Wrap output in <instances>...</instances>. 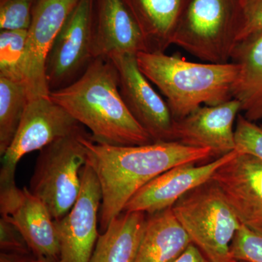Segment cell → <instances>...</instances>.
Instances as JSON below:
<instances>
[{
    "instance_id": "27",
    "label": "cell",
    "mask_w": 262,
    "mask_h": 262,
    "mask_svg": "<svg viewBox=\"0 0 262 262\" xmlns=\"http://www.w3.org/2000/svg\"><path fill=\"white\" fill-rule=\"evenodd\" d=\"M1 252L15 254H33L27 241L15 226L3 219L0 220Z\"/></svg>"
},
{
    "instance_id": "1",
    "label": "cell",
    "mask_w": 262,
    "mask_h": 262,
    "mask_svg": "<svg viewBox=\"0 0 262 262\" xmlns=\"http://www.w3.org/2000/svg\"><path fill=\"white\" fill-rule=\"evenodd\" d=\"M80 140L87 151V163L94 169L101 187L99 225L102 232L122 213L135 193L155 177L179 165L215 160L211 149L177 141L110 146L95 142L86 133Z\"/></svg>"
},
{
    "instance_id": "20",
    "label": "cell",
    "mask_w": 262,
    "mask_h": 262,
    "mask_svg": "<svg viewBox=\"0 0 262 262\" xmlns=\"http://www.w3.org/2000/svg\"><path fill=\"white\" fill-rule=\"evenodd\" d=\"M147 214L122 212L99 234L90 262H134L145 229Z\"/></svg>"
},
{
    "instance_id": "10",
    "label": "cell",
    "mask_w": 262,
    "mask_h": 262,
    "mask_svg": "<svg viewBox=\"0 0 262 262\" xmlns=\"http://www.w3.org/2000/svg\"><path fill=\"white\" fill-rule=\"evenodd\" d=\"M101 190L94 169L81 170V189L71 211L54 221L60 244V262H90L97 242Z\"/></svg>"
},
{
    "instance_id": "7",
    "label": "cell",
    "mask_w": 262,
    "mask_h": 262,
    "mask_svg": "<svg viewBox=\"0 0 262 262\" xmlns=\"http://www.w3.org/2000/svg\"><path fill=\"white\" fill-rule=\"evenodd\" d=\"M94 1L79 0L52 44L45 68L50 93L74 83L96 58L93 51Z\"/></svg>"
},
{
    "instance_id": "16",
    "label": "cell",
    "mask_w": 262,
    "mask_h": 262,
    "mask_svg": "<svg viewBox=\"0 0 262 262\" xmlns=\"http://www.w3.org/2000/svg\"><path fill=\"white\" fill-rule=\"evenodd\" d=\"M95 58L147 52L140 29L123 0H95Z\"/></svg>"
},
{
    "instance_id": "30",
    "label": "cell",
    "mask_w": 262,
    "mask_h": 262,
    "mask_svg": "<svg viewBox=\"0 0 262 262\" xmlns=\"http://www.w3.org/2000/svg\"><path fill=\"white\" fill-rule=\"evenodd\" d=\"M33 262H60L57 258H36Z\"/></svg>"
},
{
    "instance_id": "21",
    "label": "cell",
    "mask_w": 262,
    "mask_h": 262,
    "mask_svg": "<svg viewBox=\"0 0 262 262\" xmlns=\"http://www.w3.org/2000/svg\"><path fill=\"white\" fill-rule=\"evenodd\" d=\"M29 101L23 82L0 77V155L14 139Z\"/></svg>"
},
{
    "instance_id": "5",
    "label": "cell",
    "mask_w": 262,
    "mask_h": 262,
    "mask_svg": "<svg viewBox=\"0 0 262 262\" xmlns=\"http://www.w3.org/2000/svg\"><path fill=\"white\" fill-rule=\"evenodd\" d=\"M241 0H189L173 45L206 63L231 62L238 42Z\"/></svg>"
},
{
    "instance_id": "15",
    "label": "cell",
    "mask_w": 262,
    "mask_h": 262,
    "mask_svg": "<svg viewBox=\"0 0 262 262\" xmlns=\"http://www.w3.org/2000/svg\"><path fill=\"white\" fill-rule=\"evenodd\" d=\"M241 112L237 99L214 106H202L176 121L174 141L184 145L211 149L214 159L235 150L234 122Z\"/></svg>"
},
{
    "instance_id": "24",
    "label": "cell",
    "mask_w": 262,
    "mask_h": 262,
    "mask_svg": "<svg viewBox=\"0 0 262 262\" xmlns=\"http://www.w3.org/2000/svg\"><path fill=\"white\" fill-rule=\"evenodd\" d=\"M37 0H0V30H28Z\"/></svg>"
},
{
    "instance_id": "31",
    "label": "cell",
    "mask_w": 262,
    "mask_h": 262,
    "mask_svg": "<svg viewBox=\"0 0 262 262\" xmlns=\"http://www.w3.org/2000/svg\"><path fill=\"white\" fill-rule=\"evenodd\" d=\"M230 262H245V261H236V260L232 259V261H231Z\"/></svg>"
},
{
    "instance_id": "17",
    "label": "cell",
    "mask_w": 262,
    "mask_h": 262,
    "mask_svg": "<svg viewBox=\"0 0 262 262\" xmlns=\"http://www.w3.org/2000/svg\"><path fill=\"white\" fill-rule=\"evenodd\" d=\"M231 62L239 67L232 98L250 121L262 120V30L237 43Z\"/></svg>"
},
{
    "instance_id": "12",
    "label": "cell",
    "mask_w": 262,
    "mask_h": 262,
    "mask_svg": "<svg viewBox=\"0 0 262 262\" xmlns=\"http://www.w3.org/2000/svg\"><path fill=\"white\" fill-rule=\"evenodd\" d=\"M79 0H37L27 30L24 83L29 99L48 97L46 58L62 26Z\"/></svg>"
},
{
    "instance_id": "29",
    "label": "cell",
    "mask_w": 262,
    "mask_h": 262,
    "mask_svg": "<svg viewBox=\"0 0 262 262\" xmlns=\"http://www.w3.org/2000/svg\"><path fill=\"white\" fill-rule=\"evenodd\" d=\"M35 258L33 254H15L4 252L0 253V262H33Z\"/></svg>"
},
{
    "instance_id": "13",
    "label": "cell",
    "mask_w": 262,
    "mask_h": 262,
    "mask_svg": "<svg viewBox=\"0 0 262 262\" xmlns=\"http://www.w3.org/2000/svg\"><path fill=\"white\" fill-rule=\"evenodd\" d=\"M237 153L234 150L208 163L184 164L164 172L138 190L122 212L150 215L172 208L186 193L210 180L216 169Z\"/></svg>"
},
{
    "instance_id": "6",
    "label": "cell",
    "mask_w": 262,
    "mask_h": 262,
    "mask_svg": "<svg viewBox=\"0 0 262 262\" xmlns=\"http://www.w3.org/2000/svg\"><path fill=\"white\" fill-rule=\"evenodd\" d=\"M85 133L61 138L39 150L29 190L43 202L53 220H61L75 204L87 151L80 140Z\"/></svg>"
},
{
    "instance_id": "28",
    "label": "cell",
    "mask_w": 262,
    "mask_h": 262,
    "mask_svg": "<svg viewBox=\"0 0 262 262\" xmlns=\"http://www.w3.org/2000/svg\"><path fill=\"white\" fill-rule=\"evenodd\" d=\"M173 262H211L205 256V255L200 251L199 248L190 244Z\"/></svg>"
},
{
    "instance_id": "23",
    "label": "cell",
    "mask_w": 262,
    "mask_h": 262,
    "mask_svg": "<svg viewBox=\"0 0 262 262\" xmlns=\"http://www.w3.org/2000/svg\"><path fill=\"white\" fill-rule=\"evenodd\" d=\"M230 255L236 261L262 262V229L241 225L231 244Z\"/></svg>"
},
{
    "instance_id": "11",
    "label": "cell",
    "mask_w": 262,
    "mask_h": 262,
    "mask_svg": "<svg viewBox=\"0 0 262 262\" xmlns=\"http://www.w3.org/2000/svg\"><path fill=\"white\" fill-rule=\"evenodd\" d=\"M1 218L23 234L36 258H60L55 222L47 207L27 187L15 183L0 185Z\"/></svg>"
},
{
    "instance_id": "22",
    "label": "cell",
    "mask_w": 262,
    "mask_h": 262,
    "mask_svg": "<svg viewBox=\"0 0 262 262\" xmlns=\"http://www.w3.org/2000/svg\"><path fill=\"white\" fill-rule=\"evenodd\" d=\"M27 30L0 32V77L24 82Z\"/></svg>"
},
{
    "instance_id": "25",
    "label": "cell",
    "mask_w": 262,
    "mask_h": 262,
    "mask_svg": "<svg viewBox=\"0 0 262 262\" xmlns=\"http://www.w3.org/2000/svg\"><path fill=\"white\" fill-rule=\"evenodd\" d=\"M235 150L262 160V126L239 114L234 129Z\"/></svg>"
},
{
    "instance_id": "19",
    "label": "cell",
    "mask_w": 262,
    "mask_h": 262,
    "mask_svg": "<svg viewBox=\"0 0 262 262\" xmlns=\"http://www.w3.org/2000/svg\"><path fill=\"white\" fill-rule=\"evenodd\" d=\"M192 244L172 208L147 215L134 262H173Z\"/></svg>"
},
{
    "instance_id": "8",
    "label": "cell",
    "mask_w": 262,
    "mask_h": 262,
    "mask_svg": "<svg viewBox=\"0 0 262 262\" xmlns=\"http://www.w3.org/2000/svg\"><path fill=\"white\" fill-rule=\"evenodd\" d=\"M82 130L80 122L50 96L29 99L14 139L1 156L0 185L15 183L17 165L26 155Z\"/></svg>"
},
{
    "instance_id": "26",
    "label": "cell",
    "mask_w": 262,
    "mask_h": 262,
    "mask_svg": "<svg viewBox=\"0 0 262 262\" xmlns=\"http://www.w3.org/2000/svg\"><path fill=\"white\" fill-rule=\"evenodd\" d=\"M261 30L262 0H241L238 42Z\"/></svg>"
},
{
    "instance_id": "3",
    "label": "cell",
    "mask_w": 262,
    "mask_h": 262,
    "mask_svg": "<svg viewBox=\"0 0 262 262\" xmlns=\"http://www.w3.org/2000/svg\"><path fill=\"white\" fill-rule=\"evenodd\" d=\"M138 66L166 98L176 121L203 105L214 106L232 99L238 75L237 63H195L162 52H141Z\"/></svg>"
},
{
    "instance_id": "14",
    "label": "cell",
    "mask_w": 262,
    "mask_h": 262,
    "mask_svg": "<svg viewBox=\"0 0 262 262\" xmlns=\"http://www.w3.org/2000/svg\"><path fill=\"white\" fill-rule=\"evenodd\" d=\"M211 179L220 188L242 225L262 229V160L237 151Z\"/></svg>"
},
{
    "instance_id": "4",
    "label": "cell",
    "mask_w": 262,
    "mask_h": 262,
    "mask_svg": "<svg viewBox=\"0 0 262 262\" xmlns=\"http://www.w3.org/2000/svg\"><path fill=\"white\" fill-rule=\"evenodd\" d=\"M191 243L211 262H230V246L242 225L214 181L184 194L172 207Z\"/></svg>"
},
{
    "instance_id": "2",
    "label": "cell",
    "mask_w": 262,
    "mask_h": 262,
    "mask_svg": "<svg viewBox=\"0 0 262 262\" xmlns=\"http://www.w3.org/2000/svg\"><path fill=\"white\" fill-rule=\"evenodd\" d=\"M50 98L89 127L95 142L117 146L154 143L124 102L116 67L107 57L95 58L82 77L50 93Z\"/></svg>"
},
{
    "instance_id": "9",
    "label": "cell",
    "mask_w": 262,
    "mask_h": 262,
    "mask_svg": "<svg viewBox=\"0 0 262 262\" xmlns=\"http://www.w3.org/2000/svg\"><path fill=\"white\" fill-rule=\"evenodd\" d=\"M118 73L119 89L129 111L154 142L174 141V120L168 103L141 72L136 56L115 54L107 57Z\"/></svg>"
},
{
    "instance_id": "18",
    "label": "cell",
    "mask_w": 262,
    "mask_h": 262,
    "mask_svg": "<svg viewBox=\"0 0 262 262\" xmlns=\"http://www.w3.org/2000/svg\"><path fill=\"white\" fill-rule=\"evenodd\" d=\"M145 41L147 52L165 51L189 0H123Z\"/></svg>"
}]
</instances>
